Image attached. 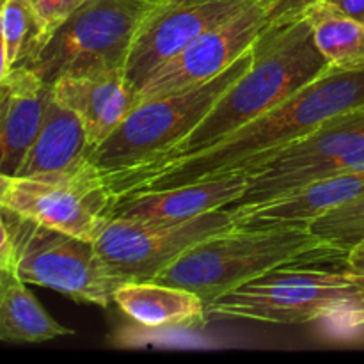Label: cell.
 <instances>
[{
    "instance_id": "24",
    "label": "cell",
    "mask_w": 364,
    "mask_h": 364,
    "mask_svg": "<svg viewBox=\"0 0 364 364\" xmlns=\"http://www.w3.org/2000/svg\"><path fill=\"white\" fill-rule=\"evenodd\" d=\"M270 2L274 4V7H276L277 13L281 14V18L291 20V18L304 16L308 7L320 2V0H270Z\"/></svg>"
},
{
    "instance_id": "6",
    "label": "cell",
    "mask_w": 364,
    "mask_h": 364,
    "mask_svg": "<svg viewBox=\"0 0 364 364\" xmlns=\"http://www.w3.org/2000/svg\"><path fill=\"white\" fill-rule=\"evenodd\" d=\"M16 272L25 283L50 288L75 302L109 308L123 281L112 274L95 242L43 226L4 208Z\"/></svg>"
},
{
    "instance_id": "27",
    "label": "cell",
    "mask_w": 364,
    "mask_h": 364,
    "mask_svg": "<svg viewBox=\"0 0 364 364\" xmlns=\"http://www.w3.org/2000/svg\"><path fill=\"white\" fill-rule=\"evenodd\" d=\"M345 265L354 272H364V244L358 245L348 252L347 258H345Z\"/></svg>"
},
{
    "instance_id": "12",
    "label": "cell",
    "mask_w": 364,
    "mask_h": 364,
    "mask_svg": "<svg viewBox=\"0 0 364 364\" xmlns=\"http://www.w3.org/2000/svg\"><path fill=\"white\" fill-rule=\"evenodd\" d=\"M247 171H235L213 180L141 192L114 203L112 217L137 223H181L213 210L228 208L244 196Z\"/></svg>"
},
{
    "instance_id": "16",
    "label": "cell",
    "mask_w": 364,
    "mask_h": 364,
    "mask_svg": "<svg viewBox=\"0 0 364 364\" xmlns=\"http://www.w3.org/2000/svg\"><path fill=\"white\" fill-rule=\"evenodd\" d=\"M91 151L80 117L60 103L50 89L38 135L16 176L64 173L89 160Z\"/></svg>"
},
{
    "instance_id": "25",
    "label": "cell",
    "mask_w": 364,
    "mask_h": 364,
    "mask_svg": "<svg viewBox=\"0 0 364 364\" xmlns=\"http://www.w3.org/2000/svg\"><path fill=\"white\" fill-rule=\"evenodd\" d=\"M322 2L364 23V0H322Z\"/></svg>"
},
{
    "instance_id": "1",
    "label": "cell",
    "mask_w": 364,
    "mask_h": 364,
    "mask_svg": "<svg viewBox=\"0 0 364 364\" xmlns=\"http://www.w3.org/2000/svg\"><path fill=\"white\" fill-rule=\"evenodd\" d=\"M364 105V68L331 66L284 102L235 130L212 148L134 180L110 185L114 203L141 192L213 180L235 171H252L291 142L311 134L338 114Z\"/></svg>"
},
{
    "instance_id": "28",
    "label": "cell",
    "mask_w": 364,
    "mask_h": 364,
    "mask_svg": "<svg viewBox=\"0 0 364 364\" xmlns=\"http://www.w3.org/2000/svg\"><path fill=\"white\" fill-rule=\"evenodd\" d=\"M9 73H11V66H9V59H7L6 41H4L2 28H0V84H2L4 78H6Z\"/></svg>"
},
{
    "instance_id": "4",
    "label": "cell",
    "mask_w": 364,
    "mask_h": 364,
    "mask_svg": "<svg viewBox=\"0 0 364 364\" xmlns=\"http://www.w3.org/2000/svg\"><path fill=\"white\" fill-rule=\"evenodd\" d=\"M284 265L220 297L206 308V318L301 326L318 318H350L359 323L358 295L347 270Z\"/></svg>"
},
{
    "instance_id": "5",
    "label": "cell",
    "mask_w": 364,
    "mask_h": 364,
    "mask_svg": "<svg viewBox=\"0 0 364 364\" xmlns=\"http://www.w3.org/2000/svg\"><path fill=\"white\" fill-rule=\"evenodd\" d=\"M251 63L252 48L206 84L134 107L123 123L92 148L89 162L103 176L132 169L167 153L201 123Z\"/></svg>"
},
{
    "instance_id": "9",
    "label": "cell",
    "mask_w": 364,
    "mask_h": 364,
    "mask_svg": "<svg viewBox=\"0 0 364 364\" xmlns=\"http://www.w3.org/2000/svg\"><path fill=\"white\" fill-rule=\"evenodd\" d=\"M237 228L231 208L181 223H137L112 217L95 240L103 262L123 283L153 281L199 242Z\"/></svg>"
},
{
    "instance_id": "2",
    "label": "cell",
    "mask_w": 364,
    "mask_h": 364,
    "mask_svg": "<svg viewBox=\"0 0 364 364\" xmlns=\"http://www.w3.org/2000/svg\"><path fill=\"white\" fill-rule=\"evenodd\" d=\"M331 64L316 46L306 16L277 21L252 45L249 70L217 100L201 123L164 155L119 173L103 174L105 187L134 180L212 148L235 130L274 109L327 71Z\"/></svg>"
},
{
    "instance_id": "20",
    "label": "cell",
    "mask_w": 364,
    "mask_h": 364,
    "mask_svg": "<svg viewBox=\"0 0 364 364\" xmlns=\"http://www.w3.org/2000/svg\"><path fill=\"white\" fill-rule=\"evenodd\" d=\"M0 28L11 70L27 66L46 43L45 32L31 0H2Z\"/></svg>"
},
{
    "instance_id": "13",
    "label": "cell",
    "mask_w": 364,
    "mask_h": 364,
    "mask_svg": "<svg viewBox=\"0 0 364 364\" xmlns=\"http://www.w3.org/2000/svg\"><path fill=\"white\" fill-rule=\"evenodd\" d=\"M50 89L80 117L92 148L102 144L135 107V91L124 68L63 77Z\"/></svg>"
},
{
    "instance_id": "15",
    "label": "cell",
    "mask_w": 364,
    "mask_h": 364,
    "mask_svg": "<svg viewBox=\"0 0 364 364\" xmlns=\"http://www.w3.org/2000/svg\"><path fill=\"white\" fill-rule=\"evenodd\" d=\"M46 85L28 68H14L0 84V174H16L38 135Z\"/></svg>"
},
{
    "instance_id": "8",
    "label": "cell",
    "mask_w": 364,
    "mask_h": 364,
    "mask_svg": "<svg viewBox=\"0 0 364 364\" xmlns=\"http://www.w3.org/2000/svg\"><path fill=\"white\" fill-rule=\"evenodd\" d=\"M0 205L43 226L95 242L112 220L114 198L89 160L64 173L0 174Z\"/></svg>"
},
{
    "instance_id": "26",
    "label": "cell",
    "mask_w": 364,
    "mask_h": 364,
    "mask_svg": "<svg viewBox=\"0 0 364 364\" xmlns=\"http://www.w3.org/2000/svg\"><path fill=\"white\" fill-rule=\"evenodd\" d=\"M348 277H350L352 284L355 288V295H358V318L359 323H364V272H354L348 270Z\"/></svg>"
},
{
    "instance_id": "3",
    "label": "cell",
    "mask_w": 364,
    "mask_h": 364,
    "mask_svg": "<svg viewBox=\"0 0 364 364\" xmlns=\"http://www.w3.org/2000/svg\"><path fill=\"white\" fill-rule=\"evenodd\" d=\"M333 256L340 255L309 228H233L196 244L153 281L187 288L208 304L274 269Z\"/></svg>"
},
{
    "instance_id": "19",
    "label": "cell",
    "mask_w": 364,
    "mask_h": 364,
    "mask_svg": "<svg viewBox=\"0 0 364 364\" xmlns=\"http://www.w3.org/2000/svg\"><path fill=\"white\" fill-rule=\"evenodd\" d=\"M304 16L316 46L331 66L338 70L364 68V23L322 0L308 7Z\"/></svg>"
},
{
    "instance_id": "10",
    "label": "cell",
    "mask_w": 364,
    "mask_h": 364,
    "mask_svg": "<svg viewBox=\"0 0 364 364\" xmlns=\"http://www.w3.org/2000/svg\"><path fill=\"white\" fill-rule=\"evenodd\" d=\"M277 21L287 20L281 18L274 4L256 0L224 23L192 39L176 55L156 68L135 92V107L206 84L237 63Z\"/></svg>"
},
{
    "instance_id": "21",
    "label": "cell",
    "mask_w": 364,
    "mask_h": 364,
    "mask_svg": "<svg viewBox=\"0 0 364 364\" xmlns=\"http://www.w3.org/2000/svg\"><path fill=\"white\" fill-rule=\"evenodd\" d=\"M309 231L347 258L352 249L364 244V192L316 219Z\"/></svg>"
},
{
    "instance_id": "23",
    "label": "cell",
    "mask_w": 364,
    "mask_h": 364,
    "mask_svg": "<svg viewBox=\"0 0 364 364\" xmlns=\"http://www.w3.org/2000/svg\"><path fill=\"white\" fill-rule=\"evenodd\" d=\"M0 269H14V270H16L13 240H11L9 228H7L6 217H4L2 205H0Z\"/></svg>"
},
{
    "instance_id": "29",
    "label": "cell",
    "mask_w": 364,
    "mask_h": 364,
    "mask_svg": "<svg viewBox=\"0 0 364 364\" xmlns=\"http://www.w3.org/2000/svg\"><path fill=\"white\" fill-rule=\"evenodd\" d=\"M0 4H2V0H0Z\"/></svg>"
},
{
    "instance_id": "22",
    "label": "cell",
    "mask_w": 364,
    "mask_h": 364,
    "mask_svg": "<svg viewBox=\"0 0 364 364\" xmlns=\"http://www.w3.org/2000/svg\"><path fill=\"white\" fill-rule=\"evenodd\" d=\"M31 2L48 41L50 36L87 0H31Z\"/></svg>"
},
{
    "instance_id": "17",
    "label": "cell",
    "mask_w": 364,
    "mask_h": 364,
    "mask_svg": "<svg viewBox=\"0 0 364 364\" xmlns=\"http://www.w3.org/2000/svg\"><path fill=\"white\" fill-rule=\"evenodd\" d=\"M114 304L148 329H188L208 320L199 295L159 281H127L116 290Z\"/></svg>"
},
{
    "instance_id": "14",
    "label": "cell",
    "mask_w": 364,
    "mask_h": 364,
    "mask_svg": "<svg viewBox=\"0 0 364 364\" xmlns=\"http://www.w3.org/2000/svg\"><path fill=\"white\" fill-rule=\"evenodd\" d=\"M364 192V173L323 178L255 206L231 208L237 228H309L316 219Z\"/></svg>"
},
{
    "instance_id": "11",
    "label": "cell",
    "mask_w": 364,
    "mask_h": 364,
    "mask_svg": "<svg viewBox=\"0 0 364 364\" xmlns=\"http://www.w3.org/2000/svg\"><path fill=\"white\" fill-rule=\"evenodd\" d=\"M256 0H149L139 21L124 73L137 92L156 68L203 32L224 23Z\"/></svg>"
},
{
    "instance_id": "18",
    "label": "cell",
    "mask_w": 364,
    "mask_h": 364,
    "mask_svg": "<svg viewBox=\"0 0 364 364\" xmlns=\"http://www.w3.org/2000/svg\"><path fill=\"white\" fill-rule=\"evenodd\" d=\"M71 334L45 311L16 270L0 269V341L43 343Z\"/></svg>"
},
{
    "instance_id": "7",
    "label": "cell",
    "mask_w": 364,
    "mask_h": 364,
    "mask_svg": "<svg viewBox=\"0 0 364 364\" xmlns=\"http://www.w3.org/2000/svg\"><path fill=\"white\" fill-rule=\"evenodd\" d=\"M149 0H87L25 68L46 85L71 75L124 68Z\"/></svg>"
}]
</instances>
